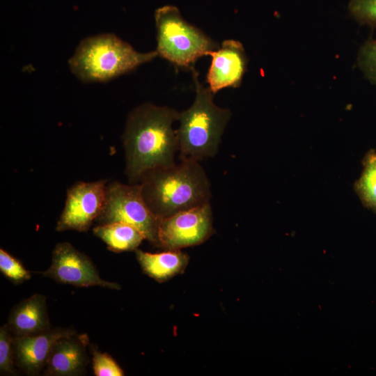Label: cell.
Segmentation results:
<instances>
[{
    "instance_id": "1",
    "label": "cell",
    "mask_w": 376,
    "mask_h": 376,
    "mask_svg": "<svg viewBox=\"0 0 376 376\" xmlns=\"http://www.w3.org/2000/svg\"><path fill=\"white\" fill-rule=\"evenodd\" d=\"M179 113L144 103L128 115L122 139L129 183H139L146 173L175 164L178 139L173 124Z\"/></svg>"
},
{
    "instance_id": "2",
    "label": "cell",
    "mask_w": 376,
    "mask_h": 376,
    "mask_svg": "<svg viewBox=\"0 0 376 376\" xmlns=\"http://www.w3.org/2000/svg\"><path fill=\"white\" fill-rule=\"evenodd\" d=\"M143 198L159 219L210 203V183L199 161L179 164L146 173L139 182Z\"/></svg>"
},
{
    "instance_id": "3",
    "label": "cell",
    "mask_w": 376,
    "mask_h": 376,
    "mask_svg": "<svg viewBox=\"0 0 376 376\" xmlns=\"http://www.w3.org/2000/svg\"><path fill=\"white\" fill-rule=\"evenodd\" d=\"M193 75L196 97L189 108L179 113L176 131L180 160L201 161L217 153L231 113L229 109L217 106L213 102L214 94L199 81L197 72Z\"/></svg>"
},
{
    "instance_id": "4",
    "label": "cell",
    "mask_w": 376,
    "mask_h": 376,
    "mask_svg": "<svg viewBox=\"0 0 376 376\" xmlns=\"http://www.w3.org/2000/svg\"><path fill=\"white\" fill-rule=\"evenodd\" d=\"M157 50L140 53L111 33L86 38L69 60L72 73L86 82L105 81L149 62Z\"/></svg>"
},
{
    "instance_id": "5",
    "label": "cell",
    "mask_w": 376,
    "mask_h": 376,
    "mask_svg": "<svg viewBox=\"0 0 376 376\" xmlns=\"http://www.w3.org/2000/svg\"><path fill=\"white\" fill-rule=\"evenodd\" d=\"M155 18L158 55L177 66L192 69L198 58L219 48L201 29L185 20L176 7L158 8Z\"/></svg>"
},
{
    "instance_id": "6",
    "label": "cell",
    "mask_w": 376,
    "mask_h": 376,
    "mask_svg": "<svg viewBox=\"0 0 376 376\" xmlns=\"http://www.w3.org/2000/svg\"><path fill=\"white\" fill-rule=\"evenodd\" d=\"M159 220L146 204L140 183L118 182L107 185L103 207L96 219L100 224L120 222L133 226L155 244H158Z\"/></svg>"
},
{
    "instance_id": "7",
    "label": "cell",
    "mask_w": 376,
    "mask_h": 376,
    "mask_svg": "<svg viewBox=\"0 0 376 376\" xmlns=\"http://www.w3.org/2000/svg\"><path fill=\"white\" fill-rule=\"evenodd\" d=\"M212 212L206 203L159 220L158 244L169 250L203 242L212 232Z\"/></svg>"
},
{
    "instance_id": "8",
    "label": "cell",
    "mask_w": 376,
    "mask_h": 376,
    "mask_svg": "<svg viewBox=\"0 0 376 376\" xmlns=\"http://www.w3.org/2000/svg\"><path fill=\"white\" fill-rule=\"evenodd\" d=\"M106 188L107 180H101L90 182H79L68 189L56 230L87 231L102 211Z\"/></svg>"
},
{
    "instance_id": "9",
    "label": "cell",
    "mask_w": 376,
    "mask_h": 376,
    "mask_svg": "<svg viewBox=\"0 0 376 376\" xmlns=\"http://www.w3.org/2000/svg\"><path fill=\"white\" fill-rule=\"evenodd\" d=\"M42 274L58 283L77 287L120 288L118 283L102 279L93 262L68 242L58 243L55 246L52 264Z\"/></svg>"
},
{
    "instance_id": "10",
    "label": "cell",
    "mask_w": 376,
    "mask_h": 376,
    "mask_svg": "<svg viewBox=\"0 0 376 376\" xmlns=\"http://www.w3.org/2000/svg\"><path fill=\"white\" fill-rule=\"evenodd\" d=\"M210 55L212 62L207 74V82L210 91L215 94L224 88L238 86L246 66L242 45L236 40H226Z\"/></svg>"
},
{
    "instance_id": "11",
    "label": "cell",
    "mask_w": 376,
    "mask_h": 376,
    "mask_svg": "<svg viewBox=\"0 0 376 376\" xmlns=\"http://www.w3.org/2000/svg\"><path fill=\"white\" fill-rule=\"evenodd\" d=\"M66 329H49L43 332L14 337V354L17 366L26 374L38 375L45 367L54 343L61 338L72 334Z\"/></svg>"
},
{
    "instance_id": "12",
    "label": "cell",
    "mask_w": 376,
    "mask_h": 376,
    "mask_svg": "<svg viewBox=\"0 0 376 376\" xmlns=\"http://www.w3.org/2000/svg\"><path fill=\"white\" fill-rule=\"evenodd\" d=\"M86 334H72L58 339L52 347L45 365V375L72 376L81 374L88 362Z\"/></svg>"
},
{
    "instance_id": "13",
    "label": "cell",
    "mask_w": 376,
    "mask_h": 376,
    "mask_svg": "<svg viewBox=\"0 0 376 376\" xmlns=\"http://www.w3.org/2000/svg\"><path fill=\"white\" fill-rule=\"evenodd\" d=\"M15 337L33 335L50 328L46 298L35 294L15 305L7 324Z\"/></svg>"
},
{
    "instance_id": "14",
    "label": "cell",
    "mask_w": 376,
    "mask_h": 376,
    "mask_svg": "<svg viewBox=\"0 0 376 376\" xmlns=\"http://www.w3.org/2000/svg\"><path fill=\"white\" fill-rule=\"evenodd\" d=\"M136 255L143 270L159 281L180 272L188 263V256L180 249L157 253L136 250Z\"/></svg>"
},
{
    "instance_id": "15",
    "label": "cell",
    "mask_w": 376,
    "mask_h": 376,
    "mask_svg": "<svg viewBox=\"0 0 376 376\" xmlns=\"http://www.w3.org/2000/svg\"><path fill=\"white\" fill-rule=\"evenodd\" d=\"M93 231L111 251L115 252L135 250L146 239L139 229L120 222L99 224Z\"/></svg>"
},
{
    "instance_id": "16",
    "label": "cell",
    "mask_w": 376,
    "mask_h": 376,
    "mask_svg": "<svg viewBox=\"0 0 376 376\" xmlns=\"http://www.w3.org/2000/svg\"><path fill=\"white\" fill-rule=\"evenodd\" d=\"M361 175L354 184V189L362 204L376 212V151L370 150L363 159Z\"/></svg>"
},
{
    "instance_id": "17",
    "label": "cell",
    "mask_w": 376,
    "mask_h": 376,
    "mask_svg": "<svg viewBox=\"0 0 376 376\" xmlns=\"http://www.w3.org/2000/svg\"><path fill=\"white\" fill-rule=\"evenodd\" d=\"M1 272L15 284L21 283L31 278L28 271L17 258L4 249H0Z\"/></svg>"
},
{
    "instance_id": "18",
    "label": "cell",
    "mask_w": 376,
    "mask_h": 376,
    "mask_svg": "<svg viewBox=\"0 0 376 376\" xmlns=\"http://www.w3.org/2000/svg\"><path fill=\"white\" fill-rule=\"evenodd\" d=\"M14 336L7 324L0 329V373L1 374L11 375L15 373L13 362Z\"/></svg>"
},
{
    "instance_id": "19",
    "label": "cell",
    "mask_w": 376,
    "mask_h": 376,
    "mask_svg": "<svg viewBox=\"0 0 376 376\" xmlns=\"http://www.w3.org/2000/svg\"><path fill=\"white\" fill-rule=\"evenodd\" d=\"M93 368L96 376H123L124 373L108 354L93 351Z\"/></svg>"
},
{
    "instance_id": "20",
    "label": "cell",
    "mask_w": 376,
    "mask_h": 376,
    "mask_svg": "<svg viewBox=\"0 0 376 376\" xmlns=\"http://www.w3.org/2000/svg\"><path fill=\"white\" fill-rule=\"evenodd\" d=\"M350 10L361 24L376 27V0H352Z\"/></svg>"
},
{
    "instance_id": "21",
    "label": "cell",
    "mask_w": 376,
    "mask_h": 376,
    "mask_svg": "<svg viewBox=\"0 0 376 376\" xmlns=\"http://www.w3.org/2000/svg\"><path fill=\"white\" fill-rule=\"evenodd\" d=\"M359 64L367 78L376 84V39L369 40L361 48Z\"/></svg>"
}]
</instances>
